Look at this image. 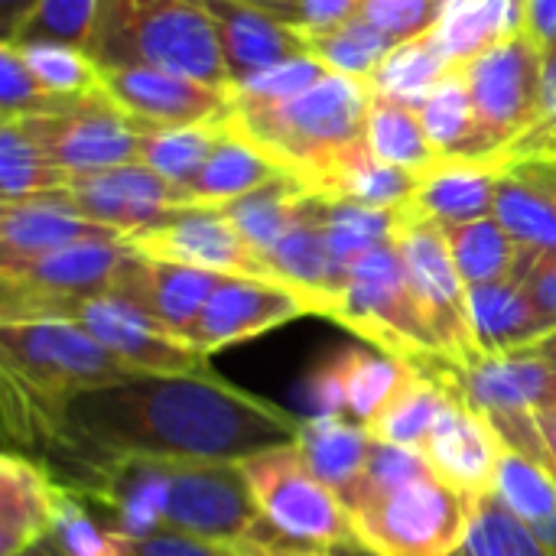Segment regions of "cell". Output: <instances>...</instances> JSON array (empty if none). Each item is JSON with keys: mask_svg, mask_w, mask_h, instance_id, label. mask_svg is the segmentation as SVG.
<instances>
[{"mask_svg": "<svg viewBox=\"0 0 556 556\" xmlns=\"http://www.w3.org/2000/svg\"><path fill=\"white\" fill-rule=\"evenodd\" d=\"M502 453L505 443L495 433V427L456 394L450 397L424 446V459L433 469V476L469 502L492 495Z\"/></svg>", "mask_w": 556, "mask_h": 556, "instance_id": "d6986e66", "label": "cell"}, {"mask_svg": "<svg viewBox=\"0 0 556 556\" xmlns=\"http://www.w3.org/2000/svg\"><path fill=\"white\" fill-rule=\"evenodd\" d=\"M505 166V160H440L420 176L407 208L443 228L485 218L495 212Z\"/></svg>", "mask_w": 556, "mask_h": 556, "instance_id": "cb8c5ba5", "label": "cell"}, {"mask_svg": "<svg viewBox=\"0 0 556 556\" xmlns=\"http://www.w3.org/2000/svg\"><path fill=\"white\" fill-rule=\"evenodd\" d=\"M267 10L303 33H319L352 20L362 10V0H287Z\"/></svg>", "mask_w": 556, "mask_h": 556, "instance_id": "db71d44e", "label": "cell"}, {"mask_svg": "<svg viewBox=\"0 0 556 556\" xmlns=\"http://www.w3.org/2000/svg\"><path fill=\"white\" fill-rule=\"evenodd\" d=\"M42 319H68L94 336L114 358L130 365L140 375H199L205 358L192 349L186 336L169 332L137 303L117 293H98L85 300L62 303L49 309Z\"/></svg>", "mask_w": 556, "mask_h": 556, "instance_id": "5bb4252c", "label": "cell"}, {"mask_svg": "<svg viewBox=\"0 0 556 556\" xmlns=\"http://www.w3.org/2000/svg\"><path fill=\"white\" fill-rule=\"evenodd\" d=\"M306 42H309V55H316L329 72L349 75L358 81H368L375 68L384 62V55L397 46L378 26H371L362 13H355L352 20L332 29L306 33Z\"/></svg>", "mask_w": 556, "mask_h": 556, "instance_id": "b9f144b4", "label": "cell"}, {"mask_svg": "<svg viewBox=\"0 0 556 556\" xmlns=\"http://www.w3.org/2000/svg\"><path fill=\"white\" fill-rule=\"evenodd\" d=\"M368 101V81L326 72L313 88L280 104L231 101L228 124L309 189L323 169L365 140Z\"/></svg>", "mask_w": 556, "mask_h": 556, "instance_id": "7a4b0ae2", "label": "cell"}, {"mask_svg": "<svg viewBox=\"0 0 556 556\" xmlns=\"http://www.w3.org/2000/svg\"><path fill=\"white\" fill-rule=\"evenodd\" d=\"M541 437H544V446H547V456H551V469H554L556 476V404L554 407H547V410H541Z\"/></svg>", "mask_w": 556, "mask_h": 556, "instance_id": "6125c7cd", "label": "cell"}, {"mask_svg": "<svg viewBox=\"0 0 556 556\" xmlns=\"http://www.w3.org/2000/svg\"><path fill=\"white\" fill-rule=\"evenodd\" d=\"M443 231H446L456 270L466 280V287H482V283H498V280L515 277L521 248L515 244V238L502 228L495 215L463 222V225H446Z\"/></svg>", "mask_w": 556, "mask_h": 556, "instance_id": "74e56055", "label": "cell"}, {"mask_svg": "<svg viewBox=\"0 0 556 556\" xmlns=\"http://www.w3.org/2000/svg\"><path fill=\"white\" fill-rule=\"evenodd\" d=\"M59 485L26 456H0V556L39 547L55 525Z\"/></svg>", "mask_w": 556, "mask_h": 556, "instance_id": "d4e9b609", "label": "cell"}, {"mask_svg": "<svg viewBox=\"0 0 556 556\" xmlns=\"http://www.w3.org/2000/svg\"><path fill=\"white\" fill-rule=\"evenodd\" d=\"M417 186H420L417 173L378 160L368 150V143L362 140L309 182V195L397 212V208H407L414 202Z\"/></svg>", "mask_w": 556, "mask_h": 556, "instance_id": "4316f807", "label": "cell"}, {"mask_svg": "<svg viewBox=\"0 0 556 556\" xmlns=\"http://www.w3.org/2000/svg\"><path fill=\"white\" fill-rule=\"evenodd\" d=\"M127 254V241H81L0 267V319H42L62 303L114 293Z\"/></svg>", "mask_w": 556, "mask_h": 556, "instance_id": "7c38bea8", "label": "cell"}, {"mask_svg": "<svg viewBox=\"0 0 556 556\" xmlns=\"http://www.w3.org/2000/svg\"><path fill=\"white\" fill-rule=\"evenodd\" d=\"M394 244L401 251L420 316L443 352V362L469 368L472 362H479L469 319V287L456 270L443 225L404 208Z\"/></svg>", "mask_w": 556, "mask_h": 556, "instance_id": "9c48e42d", "label": "cell"}, {"mask_svg": "<svg viewBox=\"0 0 556 556\" xmlns=\"http://www.w3.org/2000/svg\"><path fill=\"white\" fill-rule=\"evenodd\" d=\"M515 277L521 280L547 326L556 329V251H521Z\"/></svg>", "mask_w": 556, "mask_h": 556, "instance_id": "11a10c76", "label": "cell"}, {"mask_svg": "<svg viewBox=\"0 0 556 556\" xmlns=\"http://www.w3.org/2000/svg\"><path fill=\"white\" fill-rule=\"evenodd\" d=\"M329 68L316 55H300L290 62H280L274 68H264L231 88V101L244 104H280L287 98H296L300 91L313 88Z\"/></svg>", "mask_w": 556, "mask_h": 556, "instance_id": "681fc988", "label": "cell"}, {"mask_svg": "<svg viewBox=\"0 0 556 556\" xmlns=\"http://www.w3.org/2000/svg\"><path fill=\"white\" fill-rule=\"evenodd\" d=\"M336 323L362 336L368 345L407 362L420 365L430 358H443L430 326L420 316L414 290L407 283V270L397 244L375 248L349 267L342 296L332 313Z\"/></svg>", "mask_w": 556, "mask_h": 556, "instance_id": "52a82bcc", "label": "cell"}, {"mask_svg": "<svg viewBox=\"0 0 556 556\" xmlns=\"http://www.w3.org/2000/svg\"><path fill=\"white\" fill-rule=\"evenodd\" d=\"M296 450L306 459V466L339 495L345 498L349 489L362 479L375 437L365 424L352 417H319L313 414L309 420H300L296 433Z\"/></svg>", "mask_w": 556, "mask_h": 556, "instance_id": "83f0119b", "label": "cell"}, {"mask_svg": "<svg viewBox=\"0 0 556 556\" xmlns=\"http://www.w3.org/2000/svg\"><path fill=\"white\" fill-rule=\"evenodd\" d=\"M534 531H538V538H541V541L547 544V551H551V554L556 556V515H554V518H551V521L538 525Z\"/></svg>", "mask_w": 556, "mask_h": 556, "instance_id": "be15d7a7", "label": "cell"}, {"mask_svg": "<svg viewBox=\"0 0 556 556\" xmlns=\"http://www.w3.org/2000/svg\"><path fill=\"white\" fill-rule=\"evenodd\" d=\"M23 424L49 433L75 476L121 459L241 463L296 443L300 420L215 375H140L42 410L23 401Z\"/></svg>", "mask_w": 556, "mask_h": 556, "instance_id": "6da1fadb", "label": "cell"}, {"mask_svg": "<svg viewBox=\"0 0 556 556\" xmlns=\"http://www.w3.org/2000/svg\"><path fill=\"white\" fill-rule=\"evenodd\" d=\"M3 121H16L20 130L36 140L46 156L72 179L124 163H140V124L124 114L108 98V91L68 98L49 114Z\"/></svg>", "mask_w": 556, "mask_h": 556, "instance_id": "8fae6325", "label": "cell"}, {"mask_svg": "<svg viewBox=\"0 0 556 556\" xmlns=\"http://www.w3.org/2000/svg\"><path fill=\"white\" fill-rule=\"evenodd\" d=\"M215 26L231 88L264 68L309 55L306 33L248 0H199Z\"/></svg>", "mask_w": 556, "mask_h": 556, "instance_id": "ffe728a7", "label": "cell"}, {"mask_svg": "<svg viewBox=\"0 0 556 556\" xmlns=\"http://www.w3.org/2000/svg\"><path fill=\"white\" fill-rule=\"evenodd\" d=\"M306 199H309V189L293 173H280L261 189L222 205V212L248 238V244L267 257V251L293 228Z\"/></svg>", "mask_w": 556, "mask_h": 556, "instance_id": "d590c367", "label": "cell"}, {"mask_svg": "<svg viewBox=\"0 0 556 556\" xmlns=\"http://www.w3.org/2000/svg\"><path fill=\"white\" fill-rule=\"evenodd\" d=\"M414 368L433 375L472 410H479L508 450L551 469L538 417L556 404V365L544 355L528 349L515 355L479 358L469 368H456L443 358H430Z\"/></svg>", "mask_w": 556, "mask_h": 556, "instance_id": "5b68a950", "label": "cell"}, {"mask_svg": "<svg viewBox=\"0 0 556 556\" xmlns=\"http://www.w3.org/2000/svg\"><path fill=\"white\" fill-rule=\"evenodd\" d=\"M528 0H443L433 26L453 65H466L479 52L525 33Z\"/></svg>", "mask_w": 556, "mask_h": 556, "instance_id": "f546056e", "label": "cell"}, {"mask_svg": "<svg viewBox=\"0 0 556 556\" xmlns=\"http://www.w3.org/2000/svg\"><path fill=\"white\" fill-rule=\"evenodd\" d=\"M85 55L98 72L153 65L231 91L215 26L199 0H98Z\"/></svg>", "mask_w": 556, "mask_h": 556, "instance_id": "3957f363", "label": "cell"}, {"mask_svg": "<svg viewBox=\"0 0 556 556\" xmlns=\"http://www.w3.org/2000/svg\"><path fill=\"white\" fill-rule=\"evenodd\" d=\"M39 78V85L55 98H85L104 91L98 65L72 46L62 42H10Z\"/></svg>", "mask_w": 556, "mask_h": 556, "instance_id": "bcb514c9", "label": "cell"}, {"mask_svg": "<svg viewBox=\"0 0 556 556\" xmlns=\"http://www.w3.org/2000/svg\"><path fill=\"white\" fill-rule=\"evenodd\" d=\"M42 547L52 556H137V541L117 531L114 525H101L88 511L85 498L68 485H59L55 525Z\"/></svg>", "mask_w": 556, "mask_h": 556, "instance_id": "60d3db41", "label": "cell"}, {"mask_svg": "<svg viewBox=\"0 0 556 556\" xmlns=\"http://www.w3.org/2000/svg\"><path fill=\"white\" fill-rule=\"evenodd\" d=\"M238 556H336V551H319V547H303V544H293V541H283L277 538L274 531H261L241 544H228Z\"/></svg>", "mask_w": 556, "mask_h": 556, "instance_id": "6f0895ef", "label": "cell"}, {"mask_svg": "<svg viewBox=\"0 0 556 556\" xmlns=\"http://www.w3.org/2000/svg\"><path fill=\"white\" fill-rule=\"evenodd\" d=\"M248 3H257V7L267 10V7H277V3H287V0H248Z\"/></svg>", "mask_w": 556, "mask_h": 556, "instance_id": "003e7915", "label": "cell"}, {"mask_svg": "<svg viewBox=\"0 0 556 556\" xmlns=\"http://www.w3.org/2000/svg\"><path fill=\"white\" fill-rule=\"evenodd\" d=\"M456 556H554L538 531L511 515L495 495L476 498L469 511V531Z\"/></svg>", "mask_w": 556, "mask_h": 556, "instance_id": "ee69618b", "label": "cell"}, {"mask_svg": "<svg viewBox=\"0 0 556 556\" xmlns=\"http://www.w3.org/2000/svg\"><path fill=\"white\" fill-rule=\"evenodd\" d=\"M538 182H544L556 199V156H538V160H518Z\"/></svg>", "mask_w": 556, "mask_h": 556, "instance_id": "94428289", "label": "cell"}, {"mask_svg": "<svg viewBox=\"0 0 556 556\" xmlns=\"http://www.w3.org/2000/svg\"><path fill=\"white\" fill-rule=\"evenodd\" d=\"M108 98L140 127H192L231 117V91L153 65L101 72Z\"/></svg>", "mask_w": 556, "mask_h": 556, "instance_id": "e0dca14e", "label": "cell"}, {"mask_svg": "<svg viewBox=\"0 0 556 556\" xmlns=\"http://www.w3.org/2000/svg\"><path fill=\"white\" fill-rule=\"evenodd\" d=\"M469 319L479 358L528 352L554 332L518 277L469 287Z\"/></svg>", "mask_w": 556, "mask_h": 556, "instance_id": "484cf974", "label": "cell"}, {"mask_svg": "<svg viewBox=\"0 0 556 556\" xmlns=\"http://www.w3.org/2000/svg\"><path fill=\"white\" fill-rule=\"evenodd\" d=\"M72 176L55 166L46 150L29 140L16 121H0V192L3 202H20L42 192H59Z\"/></svg>", "mask_w": 556, "mask_h": 556, "instance_id": "7bdbcfd3", "label": "cell"}, {"mask_svg": "<svg viewBox=\"0 0 556 556\" xmlns=\"http://www.w3.org/2000/svg\"><path fill=\"white\" fill-rule=\"evenodd\" d=\"M319 222L326 228L329 248L336 261L349 270L358 257L371 254L375 248H384L397 238L404 208H368L358 202H336V199H319Z\"/></svg>", "mask_w": 556, "mask_h": 556, "instance_id": "f35d334b", "label": "cell"}, {"mask_svg": "<svg viewBox=\"0 0 556 556\" xmlns=\"http://www.w3.org/2000/svg\"><path fill=\"white\" fill-rule=\"evenodd\" d=\"M521 251H556V199L521 163H508L498 182L495 212Z\"/></svg>", "mask_w": 556, "mask_h": 556, "instance_id": "d6a6232c", "label": "cell"}, {"mask_svg": "<svg viewBox=\"0 0 556 556\" xmlns=\"http://www.w3.org/2000/svg\"><path fill=\"white\" fill-rule=\"evenodd\" d=\"M538 156H556V49L547 52V65H544V94H541L538 124L515 143L508 163L538 160Z\"/></svg>", "mask_w": 556, "mask_h": 556, "instance_id": "f5cc1de1", "label": "cell"}, {"mask_svg": "<svg viewBox=\"0 0 556 556\" xmlns=\"http://www.w3.org/2000/svg\"><path fill=\"white\" fill-rule=\"evenodd\" d=\"M16 556H52V554L39 544V547H29V551H23V554H16Z\"/></svg>", "mask_w": 556, "mask_h": 556, "instance_id": "03108f58", "label": "cell"}, {"mask_svg": "<svg viewBox=\"0 0 556 556\" xmlns=\"http://www.w3.org/2000/svg\"><path fill=\"white\" fill-rule=\"evenodd\" d=\"M300 316H319L316 303L306 293L277 280L225 277L186 339L202 358H208L222 349L274 332Z\"/></svg>", "mask_w": 556, "mask_h": 556, "instance_id": "2e32d148", "label": "cell"}, {"mask_svg": "<svg viewBox=\"0 0 556 556\" xmlns=\"http://www.w3.org/2000/svg\"><path fill=\"white\" fill-rule=\"evenodd\" d=\"M388 39L407 42L430 33L443 13V0H362L358 10Z\"/></svg>", "mask_w": 556, "mask_h": 556, "instance_id": "816d5d0a", "label": "cell"}, {"mask_svg": "<svg viewBox=\"0 0 556 556\" xmlns=\"http://www.w3.org/2000/svg\"><path fill=\"white\" fill-rule=\"evenodd\" d=\"M36 0H0V23H3V39L16 33V26L29 16Z\"/></svg>", "mask_w": 556, "mask_h": 556, "instance_id": "91938a15", "label": "cell"}, {"mask_svg": "<svg viewBox=\"0 0 556 556\" xmlns=\"http://www.w3.org/2000/svg\"><path fill=\"white\" fill-rule=\"evenodd\" d=\"M424 472H430L424 453L375 440L371 459H368L362 479H358V482L349 489V495L342 498V505H345V511L352 515V511H358V508H365V505L384 498L388 492L407 485L410 479H417V476H424Z\"/></svg>", "mask_w": 556, "mask_h": 556, "instance_id": "c3c4849f", "label": "cell"}, {"mask_svg": "<svg viewBox=\"0 0 556 556\" xmlns=\"http://www.w3.org/2000/svg\"><path fill=\"white\" fill-rule=\"evenodd\" d=\"M62 192L81 215L114 228L124 238L189 205V192L182 186L163 179L143 163H124L101 173L75 176Z\"/></svg>", "mask_w": 556, "mask_h": 556, "instance_id": "ac0fdd59", "label": "cell"}, {"mask_svg": "<svg viewBox=\"0 0 556 556\" xmlns=\"http://www.w3.org/2000/svg\"><path fill=\"white\" fill-rule=\"evenodd\" d=\"M137 556H238L225 544H208V541H195V538H182V534H153L137 541L134 547Z\"/></svg>", "mask_w": 556, "mask_h": 556, "instance_id": "9f6ffc18", "label": "cell"}, {"mask_svg": "<svg viewBox=\"0 0 556 556\" xmlns=\"http://www.w3.org/2000/svg\"><path fill=\"white\" fill-rule=\"evenodd\" d=\"M283 169L267 160L251 140H244L231 124H225L215 150L208 153L205 166L199 169V176L189 182V205H208V208H222L254 189H261L264 182H270L274 176H280Z\"/></svg>", "mask_w": 556, "mask_h": 556, "instance_id": "4dcf8cb0", "label": "cell"}, {"mask_svg": "<svg viewBox=\"0 0 556 556\" xmlns=\"http://www.w3.org/2000/svg\"><path fill=\"white\" fill-rule=\"evenodd\" d=\"M225 277L186 264L153 261L137 251L127 254L124 270L117 277L114 293L137 303L143 313H150L160 326H166L176 336H189L195 319L202 316L208 296L218 290Z\"/></svg>", "mask_w": 556, "mask_h": 556, "instance_id": "7402d4cb", "label": "cell"}, {"mask_svg": "<svg viewBox=\"0 0 556 556\" xmlns=\"http://www.w3.org/2000/svg\"><path fill=\"white\" fill-rule=\"evenodd\" d=\"M124 241L130 251L153 257V261L186 264V267L212 270L222 277L277 280L267 257L248 244V238L231 225V218L222 208L182 205V208L169 212L163 222L137 231Z\"/></svg>", "mask_w": 556, "mask_h": 556, "instance_id": "9a60e30c", "label": "cell"}, {"mask_svg": "<svg viewBox=\"0 0 556 556\" xmlns=\"http://www.w3.org/2000/svg\"><path fill=\"white\" fill-rule=\"evenodd\" d=\"M544 65L547 52L534 42L531 33H518L463 68L469 94L476 101L482 130L498 160L508 163L515 143L538 124L541 94H544Z\"/></svg>", "mask_w": 556, "mask_h": 556, "instance_id": "30bf717a", "label": "cell"}, {"mask_svg": "<svg viewBox=\"0 0 556 556\" xmlns=\"http://www.w3.org/2000/svg\"><path fill=\"white\" fill-rule=\"evenodd\" d=\"M492 495L521 521H528L531 528L551 521L556 515V476L551 469H544L541 463L515 453L505 446L502 463H498V476H495V489Z\"/></svg>", "mask_w": 556, "mask_h": 556, "instance_id": "f6af8a7d", "label": "cell"}, {"mask_svg": "<svg viewBox=\"0 0 556 556\" xmlns=\"http://www.w3.org/2000/svg\"><path fill=\"white\" fill-rule=\"evenodd\" d=\"M267 264L280 283L306 293L316 303L319 316L332 319L349 270L336 261L329 248L326 228L319 222L316 195L303 202V212L293 222V228L267 251Z\"/></svg>", "mask_w": 556, "mask_h": 556, "instance_id": "603a6c76", "label": "cell"}, {"mask_svg": "<svg viewBox=\"0 0 556 556\" xmlns=\"http://www.w3.org/2000/svg\"><path fill=\"white\" fill-rule=\"evenodd\" d=\"M68 98L49 94L39 78L29 72L16 46L0 42V111L3 117H29V114H49L62 108Z\"/></svg>", "mask_w": 556, "mask_h": 556, "instance_id": "f907efd6", "label": "cell"}, {"mask_svg": "<svg viewBox=\"0 0 556 556\" xmlns=\"http://www.w3.org/2000/svg\"><path fill=\"white\" fill-rule=\"evenodd\" d=\"M472 502L430 472L352 511L358 551L368 556H456Z\"/></svg>", "mask_w": 556, "mask_h": 556, "instance_id": "ba28073f", "label": "cell"}, {"mask_svg": "<svg viewBox=\"0 0 556 556\" xmlns=\"http://www.w3.org/2000/svg\"><path fill=\"white\" fill-rule=\"evenodd\" d=\"M534 352H538V355H544L551 365H556V329L547 336V339H541V342L534 345Z\"/></svg>", "mask_w": 556, "mask_h": 556, "instance_id": "e7e4bbea", "label": "cell"}, {"mask_svg": "<svg viewBox=\"0 0 556 556\" xmlns=\"http://www.w3.org/2000/svg\"><path fill=\"white\" fill-rule=\"evenodd\" d=\"M81 241H124V235L81 215L62 189L0 205V267Z\"/></svg>", "mask_w": 556, "mask_h": 556, "instance_id": "44dd1931", "label": "cell"}, {"mask_svg": "<svg viewBox=\"0 0 556 556\" xmlns=\"http://www.w3.org/2000/svg\"><path fill=\"white\" fill-rule=\"evenodd\" d=\"M417 114L440 160H498L459 65L427 94Z\"/></svg>", "mask_w": 556, "mask_h": 556, "instance_id": "f1b7e54d", "label": "cell"}, {"mask_svg": "<svg viewBox=\"0 0 556 556\" xmlns=\"http://www.w3.org/2000/svg\"><path fill=\"white\" fill-rule=\"evenodd\" d=\"M169 495L160 534L241 544L264 531L238 463H166Z\"/></svg>", "mask_w": 556, "mask_h": 556, "instance_id": "4fadbf2b", "label": "cell"}, {"mask_svg": "<svg viewBox=\"0 0 556 556\" xmlns=\"http://www.w3.org/2000/svg\"><path fill=\"white\" fill-rule=\"evenodd\" d=\"M365 143L378 160L410 169L417 176H424L430 166L440 163L417 108H407L375 91H371L368 117H365Z\"/></svg>", "mask_w": 556, "mask_h": 556, "instance_id": "8d00e7d4", "label": "cell"}, {"mask_svg": "<svg viewBox=\"0 0 556 556\" xmlns=\"http://www.w3.org/2000/svg\"><path fill=\"white\" fill-rule=\"evenodd\" d=\"M456 65L450 62V55L443 52L440 39L430 33L397 42L384 62L375 68V75L368 78V88L375 94H384L391 101H401L407 108H420L427 101V94L453 72Z\"/></svg>", "mask_w": 556, "mask_h": 556, "instance_id": "e575fe53", "label": "cell"}, {"mask_svg": "<svg viewBox=\"0 0 556 556\" xmlns=\"http://www.w3.org/2000/svg\"><path fill=\"white\" fill-rule=\"evenodd\" d=\"M0 362L7 391L42 410L140 378L68 319H0Z\"/></svg>", "mask_w": 556, "mask_h": 556, "instance_id": "277c9868", "label": "cell"}, {"mask_svg": "<svg viewBox=\"0 0 556 556\" xmlns=\"http://www.w3.org/2000/svg\"><path fill=\"white\" fill-rule=\"evenodd\" d=\"M222 124H192V127H140V163L160 173L163 179L189 189V182L205 166L215 150Z\"/></svg>", "mask_w": 556, "mask_h": 556, "instance_id": "ab89813d", "label": "cell"}, {"mask_svg": "<svg viewBox=\"0 0 556 556\" xmlns=\"http://www.w3.org/2000/svg\"><path fill=\"white\" fill-rule=\"evenodd\" d=\"M525 33L534 36V42L544 52L556 49V0H528L525 13Z\"/></svg>", "mask_w": 556, "mask_h": 556, "instance_id": "680465c9", "label": "cell"}, {"mask_svg": "<svg viewBox=\"0 0 556 556\" xmlns=\"http://www.w3.org/2000/svg\"><path fill=\"white\" fill-rule=\"evenodd\" d=\"M98 0H36L29 16L3 42H62L88 49L94 33Z\"/></svg>", "mask_w": 556, "mask_h": 556, "instance_id": "7dc6e473", "label": "cell"}, {"mask_svg": "<svg viewBox=\"0 0 556 556\" xmlns=\"http://www.w3.org/2000/svg\"><path fill=\"white\" fill-rule=\"evenodd\" d=\"M267 531L319 551H358L342 498L306 466L296 443L238 463Z\"/></svg>", "mask_w": 556, "mask_h": 556, "instance_id": "8992f818", "label": "cell"}, {"mask_svg": "<svg viewBox=\"0 0 556 556\" xmlns=\"http://www.w3.org/2000/svg\"><path fill=\"white\" fill-rule=\"evenodd\" d=\"M450 397H453V391L443 381H437L433 375L410 365L407 381L378 410V417L368 424V430L381 443H394V446H407V450L424 453V446H427L440 414L446 410Z\"/></svg>", "mask_w": 556, "mask_h": 556, "instance_id": "1f68e13d", "label": "cell"}, {"mask_svg": "<svg viewBox=\"0 0 556 556\" xmlns=\"http://www.w3.org/2000/svg\"><path fill=\"white\" fill-rule=\"evenodd\" d=\"M345 414L358 424H371L378 410L394 397V391L407 381L410 365L375 349V345H352L332 352Z\"/></svg>", "mask_w": 556, "mask_h": 556, "instance_id": "836d02e7", "label": "cell"}]
</instances>
